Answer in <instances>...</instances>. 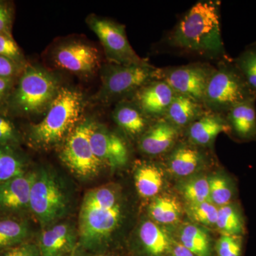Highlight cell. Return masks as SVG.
<instances>
[{"label": "cell", "instance_id": "6da1fadb", "mask_svg": "<svg viewBox=\"0 0 256 256\" xmlns=\"http://www.w3.org/2000/svg\"><path fill=\"white\" fill-rule=\"evenodd\" d=\"M220 2L198 1L184 14L166 36L171 48L217 62L228 58L220 23Z\"/></svg>", "mask_w": 256, "mask_h": 256}, {"label": "cell", "instance_id": "7a4b0ae2", "mask_svg": "<svg viewBox=\"0 0 256 256\" xmlns=\"http://www.w3.org/2000/svg\"><path fill=\"white\" fill-rule=\"evenodd\" d=\"M122 218L118 194L112 186L92 188L82 200L78 218L79 242L97 252L110 240Z\"/></svg>", "mask_w": 256, "mask_h": 256}, {"label": "cell", "instance_id": "3957f363", "mask_svg": "<svg viewBox=\"0 0 256 256\" xmlns=\"http://www.w3.org/2000/svg\"><path fill=\"white\" fill-rule=\"evenodd\" d=\"M85 108L82 92L68 87H60V92L47 109L44 118L28 128L26 137L37 148H50L66 139L80 122Z\"/></svg>", "mask_w": 256, "mask_h": 256}, {"label": "cell", "instance_id": "277c9868", "mask_svg": "<svg viewBox=\"0 0 256 256\" xmlns=\"http://www.w3.org/2000/svg\"><path fill=\"white\" fill-rule=\"evenodd\" d=\"M60 88L55 76L38 66L26 64L16 79L8 100V117L28 118L46 111Z\"/></svg>", "mask_w": 256, "mask_h": 256}, {"label": "cell", "instance_id": "5b68a950", "mask_svg": "<svg viewBox=\"0 0 256 256\" xmlns=\"http://www.w3.org/2000/svg\"><path fill=\"white\" fill-rule=\"evenodd\" d=\"M256 99L233 58L217 62L207 85L203 104L207 110L224 114L234 106Z\"/></svg>", "mask_w": 256, "mask_h": 256}, {"label": "cell", "instance_id": "8992f818", "mask_svg": "<svg viewBox=\"0 0 256 256\" xmlns=\"http://www.w3.org/2000/svg\"><path fill=\"white\" fill-rule=\"evenodd\" d=\"M101 86L97 100L102 104L131 99L143 86L156 78L158 68L144 65L106 64L100 69Z\"/></svg>", "mask_w": 256, "mask_h": 256}, {"label": "cell", "instance_id": "52a82bcc", "mask_svg": "<svg viewBox=\"0 0 256 256\" xmlns=\"http://www.w3.org/2000/svg\"><path fill=\"white\" fill-rule=\"evenodd\" d=\"M68 200L58 180L50 170L35 172L30 210L42 227H50L68 212Z\"/></svg>", "mask_w": 256, "mask_h": 256}, {"label": "cell", "instance_id": "ba28073f", "mask_svg": "<svg viewBox=\"0 0 256 256\" xmlns=\"http://www.w3.org/2000/svg\"><path fill=\"white\" fill-rule=\"evenodd\" d=\"M96 124L92 119L82 121L65 140L60 150V160L78 178L95 176L102 166L90 144V136Z\"/></svg>", "mask_w": 256, "mask_h": 256}, {"label": "cell", "instance_id": "9c48e42d", "mask_svg": "<svg viewBox=\"0 0 256 256\" xmlns=\"http://www.w3.org/2000/svg\"><path fill=\"white\" fill-rule=\"evenodd\" d=\"M86 24L100 40L108 63L124 66L149 64L131 46L124 24L95 14L88 16Z\"/></svg>", "mask_w": 256, "mask_h": 256}, {"label": "cell", "instance_id": "30bf717a", "mask_svg": "<svg viewBox=\"0 0 256 256\" xmlns=\"http://www.w3.org/2000/svg\"><path fill=\"white\" fill-rule=\"evenodd\" d=\"M214 68L215 66L208 62H194L178 66L158 68L156 78L164 80L175 94L186 96L202 104Z\"/></svg>", "mask_w": 256, "mask_h": 256}, {"label": "cell", "instance_id": "8fae6325", "mask_svg": "<svg viewBox=\"0 0 256 256\" xmlns=\"http://www.w3.org/2000/svg\"><path fill=\"white\" fill-rule=\"evenodd\" d=\"M52 60L57 68L87 78L100 70V54L94 45L80 40L60 42L54 48Z\"/></svg>", "mask_w": 256, "mask_h": 256}, {"label": "cell", "instance_id": "7c38bea8", "mask_svg": "<svg viewBox=\"0 0 256 256\" xmlns=\"http://www.w3.org/2000/svg\"><path fill=\"white\" fill-rule=\"evenodd\" d=\"M92 151L102 165L118 169L127 164L129 150L126 140L102 124H96L90 136Z\"/></svg>", "mask_w": 256, "mask_h": 256}, {"label": "cell", "instance_id": "4fadbf2b", "mask_svg": "<svg viewBox=\"0 0 256 256\" xmlns=\"http://www.w3.org/2000/svg\"><path fill=\"white\" fill-rule=\"evenodd\" d=\"M176 95L164 80L156 78L136 92L131 100L152 120L164 118Z\"/></svg>", "mask_w": 256, "mask_h": 256}, {"label": "cell", "instance_id": "5bb4252c", "mask_svg": "<svg viewBox=\"0 0 256 256\" xmlns=\"http://www.w3.org/2000/svg\"><path fill=\"white\" fill-rule=\"evenodd\" d=\"M182 133L166 120H156L140 138L138 146L148 156H162L172 150Z\"/></svg>", "mask_w": 256, "mask_h": 256}, {"label": "cell", "instance_id": "9a60e30c", "mask_svg": "<svg viewBox=\"0 0 256 256\" xmlns=\"http://www.w3.org/2000/svg\"><path fill=\"white\" fill-rule=\"evenodd\" d=\"M35 172H28L0 184V210L20 213L30 210V194Z\"/></svg>", "mask_w": 256, "mask_h": 256}, {"label": "cell", "instance_id": "2e32d148", "mask_svg": "<svg viewBox=\"0 0 256 256\" xmlns=\"http://www.w3.org/2000/svg\"><path fill=\"white\" fill-rule=\"evenodd\" d=\"M76 234L68 223L56 224L40 236V256H66L73 252L76 245Z\"/></svg>", "mask_w": 256, "mask_h": 256}, {"label": "cell", "instance_id": "e0dca14e", "mask_svg": "<svg viewBox=\"0 0 256 256\" xmlns=\"http://www.w3.org/2000/svg\"><path fill=\"white\" fill-rule=\"evenodd\" d=\"M188 142L202 148H208L222 132L228 133L224 114L206 110L184 130Z\"/></svg>", "mask_w": 256, "mask_h": 256}, {"label": "cell", "instance_id": "ac0fdd59", "mask_svg": "<svg viewBox=\"0 0 256 256\" xmlns=\"http://www.w3.org/2000/svg\"><path fill=\"white\" fill-rule=\"evenodd\" d=\"M256 99L234 106L224 114L229 134L240 141L256 140Z\"/></svg>", "mask_w": 256, "mask_h": 256}, {"label": "cell", "instance_id": "d6986e66", "mask_svg": "<svg viewBox=\"0 0 256 256\" xmlns=\"http://www.w3.org/2000/svg\"><path fill=\"white\" fill-rule=\"evenodd\" d=\"M204 148L190 142L178 143L168 154V165L172 173L178 176L194 174L206 163Z\"/></svg>", "mask_w": 256, "mask_h": 256}, {"label": "cell", "instance_id": "ffe728a7", "mask_svg": "<svg viewBox=\"0 0 256 256\" xmlns=\"http://www.w3.org/2000/svg\"><path fill=\"white\" fill-rule=\"evenodd\" d=\"M112 119L124 132L132 137L140 138L154 122L131 99L117 102L112 111Z\"/></svg>", "mask_w": 256, "mask_h": 256}, {"label": "cell", "instance_id": "44dd1931", "mask_svg": "<svg viewBox=\"0 0 256 256\" xmlns=\"http://www.w3.org/2000/svg\"><path fill=\"white\" fill-rule=\"evenodd\" d=\"M206 110L202 102L176 94L164 118L182 132Z\"/></svg>", "mask_w": 256, "mask_h": 256}, {"label": "cell", "instance_id": "7402d4cb", "mask_svg": "<svg viewBox=\"0 0 256 256\" xmlns=\"http://www.w3.org/2000/svg\"><path fill=\"white\" fill-rule=\"evenodd\" d=\"M134 174L136 190L142 198L156 196L161 191L164 176L158 165L146 162H141L136 168Z\"/></svg>", "mask_w": 256, "mask_h": 256}, {"label": "cell", "instance_id": "603a6c76", "mask_svg": "<svg viewBox=\"0 0 256 256\" xmlns=\"http://www.w3.org/2000/svg\"><path fill=\"white\" fill-rule=\"evenodd\" d=\"M139 238L146 254L161 256L169 252L172 246L170 236L154 222L146 220L139 229Z\"/></svg>", "mask_w": 256, "mask_h": 256}, {"label": "cell", "instance_id": "cb8c5ba5", "mask_svg": "<svg viewBox=\"0 0 256 256\" xmlns=\"http://www.w3.org/2000/svg\"><path fill=\"white\" fill-rule=\"evenodd\" d=\"M30 235L26 222L13 218H0V252L24 244Z\"/></svg>", "mask_w": 256, "mask_h": 256}, {"label": "cell", "instance_id": "d4e9b609", "mask_svg": "<svg viewBox=\"0 0 256 256\" xmlns=\"http://www.w3.org/2000/svg\"><path fill=\"white\" fill-rule=\"evenodd\" d=\"M216 226L222 235L242 237L245 233V220L239 207L233 203L218 207Z\"/></svg>", "mask_w": 256, "mask_h": 256}, {"label": "cell", "instance_id": "484cf974", "mask_svg": "<svg viewBox=\"0 0 256 256\" xmlns=\"http://www.w3.org/2000/svg\"><path fill=\"white\" fill-rule=\"evenodd\" d=\"M180 242L195 256H212L210 236L202 227L186 224L180 230Z\"/></svg>", "mask_w": 256, "mask_h": 256}, {"label": "cell", "instance_id": "4316f807", "mask_svg": "<svg viewBox=\"0 0 256 256\" xmlns=\"http://www.w3.org/2000/svg\"><path fill=\"white\" fill-rule=\"evenodd\" d=\"M26 172L24 158L18 148L0 146V184Z\"/></svg>", "mask_w": 256, "mask_h": 256}, {"label": "cell", "instance_id": "83f0119b", "mask_svg": "<svg viewBox=\"0 0 256 256\" xmlns=\"http://www.w3.org/2000/svg\"><path fill=\"white\" fill-rule=\"evenodd\" d=\"M149 213L158 224H173L180 220L181 206L173 197H156L150 205Z\"/></svg>", "mask_w": 256, "mask_h": 256}, {"label": "cell", "instance_id": "f1b7e54d", "mask_svg": "<svg viewBox=\"0 0 256 256\" xmlns=\"http://www.w3.org/2000/svg\"><path fill=\"white\" fill-rule=\"evenodd\" d=\"M233 60L248 86L256 96V42L248 45Z\"/></svg>", "mask_w": 256, "mask_h": 256}, {"label": "cell", "instance_id": "f546056e", "mask_svg": "<svg viewBox=\"0 0 256 256\" xmlns=\"http://www.w3.org/2000/svg\"><path fill=\"white\" fill-rule=\"evenodd\" d=\"M208 178L210 202L217 207L232 203L235 190L232 182L222 175H214Z\"/></svg>", "mask_w": 256, "mask_h": 256}, {"label": "cell", "instance_id": "4dcf8cb0", "mask_svg": "<svg viewBox=\"0 0 256 256\" xmlns=\"http://www.w3.org/2000/svg\"><path fill=\"white\" fill-rule=\"evenodd\" d=\"M181 192L188 204L210 202V183L205 176L192 178L181 186Z\"/></svg>", "mask_w": 256, "mask_h": 256}, {"label": "cell", "instance_id": "1f68e13d", "mask_svg": "<svg viewBox=\"0 0 256 256\" xmlns=\"http://www.w3.org/2000/svg\"><path fill=\"white\" fill-rule=\"evenodd\" d=\"M218 208L210 202L188 204L186 210L192 220L202 225L214 226L216 224Z\"/></svg>", "mask_w": 256, "mask_h": 256}, {"label": "cell", "instance_id": "d6a6232c", "mask_svg": "<svg viewBox=\"0 0 256 256\" xmlns=\"http://www.w3.org/2000/svg\"><path fill=\"white\" fill-rule=\"evenodd\" d=\"M0 56L25 66L26 60L22 50L12 34H0Z\"/></svg>", "mask_w": 256, "mask_h": 256}, {"label": "cell", "instance_id": "836d02e7", "mask_svg": "<svg viewBox=\"0 0 256 256\" xmlns=\"http://www.w3.org/2000/svg\"><path fill=\"white\" fill-rule=\"evenodd\" d=\"M21 136L10 117L0 114V146L18 148Z\"/></svg>", "mask_w": 256, "mask_h": 256}, {"label": "cell", "instance_id": "e575fe53", "mask_svg": "<svg viewBox=\"0 0 256 256\" xmlns=\"http://www.w3.org/2000/svg\"><path fill=\"white\" fill-rule=\"evenodd\" d=\"M242 252V238L222 235L217 244L218 256H240Z\"/></svg>", "mask_w": 256, "mask_h": 256}, {"label": "cell", "instance_id": "d590c367", "mask_svg": "<svg viewBox=\"0 0 256 256\" xmlns=\"http://www.w3.org/2000/svg\"><path fill=\"white\" fill-rule=\"evenodd\" d=\"M14 6L12 2L0 0V34H12Z\"/></svg>", "mask_w": 256, "mask_h": 256}, {"label": "cell", "instance_id": "8d00e7d4", "mask_svg": "<svg viewBox=\"0 0 256 256\" xmlns=\"http://www.w3.org/2000/svg\"><path fill=\"white\" fill-rule=\"evenodd\" d=\"M18 78H0V114L6 116V108L10 95Z\"/></svg>", "mask_w": 256, "mask_h": 256}, {"label": "cell", "instance_id": "74e56055", "mask_svg": "<svg viewBox=\"0 0 256 256\" xmlns=\"http://www.w3.org/2000/svg\"><path fill=\"white\" fill-rule=\"evenodd\" d=\"M24 67L0 56V78H18Z\"/></svg>", "mask_w": 256, "mask_h": 256}, {"label": "cell", "instance_id": "f35d334b", "mask_svg": "<svg viewBox=\"0 0 256 256\" xmlns=\"http://www.w3.org/2000/svg\"><path fill=\"white\" fill-rule=\"evenodd\" d=\"M0 256H40L38 246L24 244L0 252Z\"/></svg>", "mask_w": 256, "mask_h": 256}, {"label": "cell", "instance_id": "ab89813d", "mask_svg": "<svg viewBox=\"0 0 256 256\" xmlns=\"http://www.w3.org/2000/svg\"><path fill=\"white\" fill-rule=\"evenodd\" d=\"M171 256H195L186 248L182 244H178L173 248Z\"/></svg>", "mask_w": 256, "mask_h": 256}, {"label": "cell", "instance_id": "60d3db41", "mask_svg": "<svg viewBox=\"0 0 256 256\" xmlns=\"http://www.w3.org/2000/svg\"><path fill=\"white\" fill-rule=\"evenodd\" d=\"M66 256H82L79 255V254H73V252H72V254H69V255Z\"/></svg>", "mask_w": 256, "mask_h": 256}, {"label": "cell", "instance_id": "b9f144b4", "mask_svg": "<svg viewBox=\"0 0 256 256\" xmlns=\"http://www.w3.org/2000/svg\"><path fill=\"white\" fill-rule=\"evenodd\" d=\"M96 256H109V255H104V254H100V255H98Z\"/></svg>", "mask_w": 256, "mask_h": 256}]
</instances>
